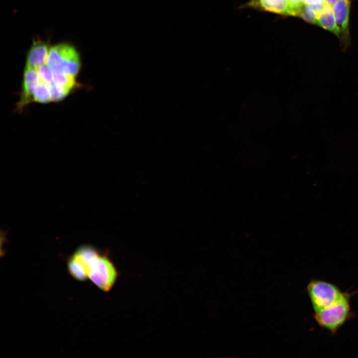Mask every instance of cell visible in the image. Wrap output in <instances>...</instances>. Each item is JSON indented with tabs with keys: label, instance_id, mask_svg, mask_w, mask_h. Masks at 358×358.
I'll use <instances>...</instances> for the list:
<instances>
[{
	"label": "cell",
	"instance_id": "2e32d148",
	"mask_svg": "<svg viewBox=\"0 0 358 358\" xmlns=\"http://www.w3.org/2000/svg\"><path fill=\"white\" fill-rule=\"evenodd\" d=\"M289 4L293 15L299 16L303 5L304 4L301 0H286Z\"/></svg>",
	"mask_w": 358,
	"mask_h": 358
},
{
	"label": "cell",
	"instance_id": "ac0fdd59",
	"mask_svg": "<svg viewBox=\"0 0 358 358\" xmlns=\"http://www.w3.org/2000/svg\"><path fill=\"white\" fill-rule=\"evenodd\" d=\"M338 0H323L324 5L333 7Z\"/></svg>",
	"mask_w": 358,
	"mask_h": 358
},
{
	"label": "cell",
	"instance_id": "52a82bcc",
	"mask_svg": "<svg viewBox=\"0 0 358 358\" xmlns=\"http://www.w3.org/2000/svg\"><path fill=\"white\" fill-rule=\"evenodd\" d=\"M350 0H338L333 6L336 23L346 39L349 36Z\"/></svg>",
	"mask_w": 358,
	"mask_h": 358
},
{
	"label": "cell",
	"instance_id": "5bb4252c",
	"mask_svg": "<svg viewBox=\"0 0 358 358\" xmlns=\"http://www.w3.org/2000/svg\"><path fill=\"white\" fill-rule=\"evenodd\" d=\"M37 71L39 81L49 86L52 83L53 73L46 64L39 68Z\"/></svg>",
	"mask_w": 358,
	"mask_h": 358
},
{
	"label": "cell",
	"instance_id": "5b68a950",
	"mask_svg": "<svg viewBox=\"0 0 358 358\" xmlns=\"http://www.w3.org/2000/svg\"><path fill=\"white\" fill-rule=\"evenodd\" d=\"M38 83L37 70L25 65L20 98L16 105L17 110L21 111L24 107L33 102V93Z\"/></svg>",
	"mask_w": 358,
	"mask_h": 358
},
{
	"label": "cell",
	"instance_id": "4fadbf2b",
	"mask_svg": "<svg viewBox=\"0 0 358 358\" xmlns=\"http://www.w3.org/2000/svg\"><path fill=\"white\" fill-rule=\"evenodd\" d=\"M52 100L59 101L65 98L70 92L71 89L55 84L53 82L50 85Z\"/></svg>",
	"mask_w": 358,
	"mask_h": 358
},
{
	"label": "cell",
	"instance_id": "3957f363",
	"mask_svg": "<svg viewBox=\"0 0 358 358\" xmlns=\"http://www.w3.org/2000/svg\"><path fill=\"white\" fill-rule=\"evenodd\" d=\"M306 291L314 311L332 306L344 297L343 293L334 284L319 279H312L308 284Z\"/></svg>",
	"mask_w": 358,
	"mask_h": 358
},
{
	"label": "cell",
	"instance_id": "7c38bea8",
	"mask_svg": "<svg viewBox=\"0 0 358 358\" xmlns=\"http://www.w3.org/2000/svg\"><path fill=\"white\" fill-rule=\"evenodd\" d=\"M75 77L65 73H53V82L72 90L77 85Z\"/></svg>",
	"mask_w": 358,
	"mask_h": 358
},
{
	"label": "cell",
	"instance_id": "30bf717a",
	"mask_svg": "<svg viewBox=\"0 0 358 358\" xmlns=\"http://www.w3.org/2000/svg\"><path fill=\"white\" fill-rule=\"evenodd\" d=\"M67 268L70 275L78 281H83L89 278L87 268L74 254L68 261Z\"/></svg>",
	"mask_w": 358,
	"mask_h": 358
},
{
	"label": "cell",
	"instance_id": "ba28073f",
	"mask_svg": "<svg viewBox=\"0 0 358 358\" xmlns=\"http://www.w3.org/2000/svg\"><path fill=\"white\" fill-rule=\"evenodd\" d=\"M316 24L339 36L341 30L338 26L332 7L325 5L317 13Z\"/></svg>",
	"mask_w": 358,
	"mask_h": 358
},
{
	"label": "cell",
	"instance_id": "277c9868",
	"mask_svg": "<svg viewBox=\"0 0 358 358\" xmlns=\"http://www.w3.org/2000/svg\"><path fill=\"white\" fill-rule=\"evenodd\" d=\"M117 276L115 267L105 255L98 253L89 263V278L103 291L111 289Z\"/></svg>",
	"mask_w": 358,
	"mask_h": 358
},
{
	"label": "cell",
	"instance_id": "9a60e30c",
	"mask_svg": "<svg viewBox=\"0 0 358 358\" xmlns=\"http://www.w3.org/2000/svg\"><path fill=\"white\" fill-rule=\"evenodd\" d=\"M317 13L309 5L304 4L301 8L299 16L309 23L316 24Z\"/></svg>",
	"mask_w": 358,
	"mask_h": 358
},
{
	"label": "cell",
	"instance_id": "9c48e42d",
	"mask_svg": "<svg viewBox=\"0 0 358 358\" xmlns=\"http://www.w3.org/2000/svg\"><path fill=\"white\" fill-rule=\"evenodd\" d=\"M253 4L258 5L267 11L293 15L291 9L286 0H255Z\"/></svg>",
	"mask_w": 358,
	"mask_h": 358
},
{
	"label": "cell",
	"instance_id": "8992f818",
	"mask_svg": "<svg viewBox=\"0 0 358 358\" xmlns=\"http://www.w3.org/2000/svg\"><path fill=\"white\" fill-rule=\"evenodd\" d=\"M50 48L44 41H34L27 54L26 65L37 70L46 64Z\"/></svg>",
	"mask_w": 358,
	"mask_h": 358
},
{
	"label": "cell",
	"instance_id": "8fae6325",
	"mask_svg": "<svg viewBox=\"0 0 358 358\" xmlns=\"http://www.w3.org/2000/svg\"><path fill=\"white\" fill-rule=\"evenodd\" d=\"M52 101L50 86L39 81L33 93L32 101L47 103Z\"/></svg>",
	"mask_w": 358,
	"mask_h": 358
},
{
	"label": "cell",
	"instance_id": "6da1fadb",
	"mask_svg": "<svg viewBox=\"0 0 358 358\" xmlns=\"http://www.w3.org/2000/svg\"><path fill=\"white\" fill-rule=\"evenodd\" d=\"M53 73H65L76 77L80 70V56L73 45L60 43L50 47L46 62Z\"/></svg>",
	"mask_w": 358,
	"mask_h": 358
},
{
	"label": "cell",
	"instance_id": "7a4b0ae2",
	"mask_svg": "<svg viewBox=\"0 0 358 358\" xmlns=\"http://www.w3.org/2000/svg\"><path fill=\"white\" fill-rule=\"evenodd\" d=\"M351 315L350 296L347 293L332 306L314 311V319L318 324L332 334L336 333Z\"/></svg>",
	"mask_w": 358,
	"mask_h": 358
},
{
	"label": "cell",
	"instance_id": "e0dca14e",
	"mask_svg": "<svg viewBox=\"0 0 358 358\" xmlns=\"http://www.w3.org/2000/svg\"><path fill=\"white\" fill-rule=\"evenodd\" d=\"M302 2L306 5H314L323 2V0H301Z\"/></svg>",
	"mask_w": 358,
	"mask_h": 358
}]
</instances>
